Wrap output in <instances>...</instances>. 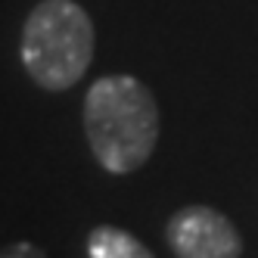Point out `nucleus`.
I'll use <instances>...</instances> for the list:
<instances>
[{"label": "nucleus", "instance_id": "nucleus-1", "mask_svg": "<svg viewBox=\"0 0 258 258\" xmlns=\"http://www.w3.org/2000/svg\"><path fill=\"white\" fill-rule=\"evenodd\" d=\"M84 134L94 159L112 174L143 168L159 140V106L131 75H106L84 97Z\"/></svg>", "mask_w": 258, "mask_h": 258}, {"label": "nucleus", "instance_id": "nucleus-2", "mask_svg": "<svg viewBox=\"0 0 258 258\" xmlns=\"http://www.w3.org/2000/svg\"><path fill=\"white\" fill-rule=\"evenodd\" d=\"M94 47V22L75 0H41L22 28V66L44 90L78 84L90 69Z\"/></svg>", "mask_w": 258, "mask_h": 258}, {"label": "nucleus", "instance_id": "nucleus-3", "mask_svg": "<svg viewBox=\"0 0 258 258\" xmlns=\"http://www.w3.org/2000/svg\"><path fill=\"white\" fill-rule=\"evenodd\" d=\"M168 246L177 258H239L243 255V236L233 227L227 215L212 206H187L171 215Z\"/></svg>", "mask_w": 258, "mask_h": 258}, {"label": "nucleus", "instance_id": "nucleus-4", "mask_svg": "<svg viewBox=\"0 0 258 258\" xmlns=\"http://www.w3.org/2000/svg\"><path fill=\"white\" fill-rule=\"evenodd\" d=\"M87 255L90 258H156L134 233L112 224H100L87 233Z\"/></svg>", "mask_w": 258, "mask_h": 258}, {"label": "nucleus", "instance_id": "nucleus-5", "mask_svg": "<svg viewBox=\"0 0 258 258\" xmlns=\"http://www.w3.org/2000/svg\"><path fill=\"white\" fill-rule=\"evenodd\" d=\"M0 258H47V255H44L41 246L28 243V239H19V243H13V246H7L0 252Z\"/></svg>", "mask_w": 258, "mask_h": 258}]
</instances>
